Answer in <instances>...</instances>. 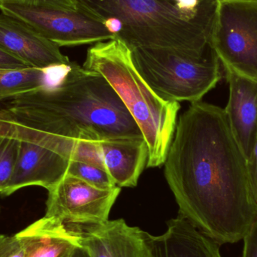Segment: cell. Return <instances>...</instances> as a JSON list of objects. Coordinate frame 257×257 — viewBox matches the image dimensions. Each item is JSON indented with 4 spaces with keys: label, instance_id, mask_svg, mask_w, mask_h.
Masks as SVG:
<instances>
[{
    "label": "cell",
    "instance_id": "obj_1",
    "mask_svg": "<svg viewBox=\"0 0 257 257\" xmlns=\"http://www.w3.org/2000/svg\"><path fill=\"white\" fill-rule=\"evenodd\" d=\"M163 165L179 215L220 245L243 240L257 219V202L224 108L191 103Z\"/></svg>",
    "mask_w": 257,
    "mask_h": 257
},
{
    "label": "cell",
    "instance_id": "obj_2",
    "mask_svg": "<svg viewBox=\"0 0 257 257\" xmlns=\"http://www.w3.org/2000/svg\"><path fill=\"white\" fill-rule=\"evenodd\" d=\"M3 104L5 115L42 133L70 160L78 140L144 138L108 81L75 62L55 84Z\"/></svg>",
    "mask_w": 257,
    "mask_h": 257
},
{
    "label": "cell",
    "instance_id": "obj_3",
    "mask_svg": "<svg viewBox=\"0 0 257 257\" xmlns=\"http://www.w3.org/2000/svg\"><path fill=\"white\" fill-rule=\"evenodd\" d=\"M78 12L102 23L117 18L123 23L117 38L130 49L167 48L196 57L210 49L215 10L196 16L178 9L175 0H72Z\"/></svg>",
    "mask_w": 257,
    "mask_h": 257
},
{
    "label": "cell",
    "instance_id": "obj_4",
    "mask_svg": "<svg viewBox=\"0 0 257 257\" xmlns=\"http://www.w3.org/2000/svg\"><path fill=\"white\" fill-rule=\"evenodd\" d=\"M83 67L108 81L136 120L148 146L147 167L163 166L175 135L179 102L163 99L148 85L120 38L90 47Z\"/></svg>",
    "mask_w": 257,
    "mask_h": 257
},
{
    "label": "cell",
    "instance_id": "obj_5",
    "mask_svg": "<svg viewBox=\"0 0 257 257\" xmlns=\"http://www.w3.org/2000/svg\"><path fill=\"white\" fill-rule=\"evenodd\" d=\"M131 51L138 72L166 100L191 103L202 101L222 78L220 62L211 49L202 57L167 48H136Z\"/></svg>",
    "mask_w": 257,
    "mask_h": 257
},
{
    "label": "cell",
    "instance_id": "obj_6",
    "mask_svg": "<svg viewBox=\"0 0 257 257\" xmlns=\"http://www.w3.org/2000/svg\"><path fill=\"white\" fill-rule=\"evenodd\" d=\"M209 46L224 69L257 82V0H216Z\"/></svg>",
    "mask_w": 257,
    "mask_h": 257
},
{
    "label": "cell",
    "instance_id": "obj_7",
    "mask_svg": "<svg viewBox=\"0 0 257 257\" xmlns=\"http://www.w3.org/2000/svg\"><path fill=\"white\" fill-rule=\"evenodd\" d=\"M0 112L12 123L19 142L15 172L3 196L31 186L48 190L61 181L67 175L71 162L61 148L40 132L19 124Z\"/></svg>",
    "mask_w": 257,
    "mask_h": 257
},
{
    "label": "cell",
    "instance_id": "obj_8",
    "mask_svg": "<svg viewBox=\"0 0 257 257\" xmlns=\"http://www.w3.org/2000/svg\"><path fill=\"white\" fill-rule=\"evenodd\" d=\"M0 11L24 23L60 48L96 44L115 38L102 23L78 10L0 3Z\"/></svg>",
    "mask_w": 257,
    "mask_h": 257
},
{
    "label": "cell",
    "instance_id": "obj_9",
    "mask_svg": "<svg viewBox=\"0 0 257 257\" xmlns=\"http://www.w3.org/2000/svg\"><path fill=\"white\" fill-rule=\"evenodd\" d=\"M120 187L98 188L67 174L48 190L46 217H54L67 226H93L108 221Z\"/></svg>",
    "mask_w": 257,
    "mask_h": 257
},
{
    "label": "cell",
    "instance_id": "obj_10",
    "mask_svg": "<svg viewBox=\"0 0 257 257\" xmlns=\"http://www.w3.org/2000/svg\"><path fill=\"white\" fill-rule=\"evenodd\" d=\"M67 227L78 235L80 246L90 257H154L147 232L123 219Z\"/></svg>",
    "mask_w": 257,
    "mask_h": 257
},
{
    "label": "cell",
    "instance_id": "obj_11",
    "mask_svg": "<svg viewBox=\"0 0 257 257\" xmlns=\"http://www.w3.org/2000/svg\"><path fill=\"white\" fill-rule=\"evenodd\" d=\"M0 48L30 67L49 69L71 63L58 45L24 23L3 13L0 15Z\"/></svg>",
    "mask_w": 257,
    "mask_h": 257
},
{
    "label": "cell",
    "instance_id": "obj_12",
    "mask_svg": "<svg viewBox=\"0 0 257 257\" xmlns=\"http://www.w3.org/2000/svg\"><path fill=\"white\" fill-rule=\"evenodd\" d=\"M229 97L224 108L231 128L247 160L257 137V82L224 69Z\"/></svg>",
    "mask_w": 257,
    "mask_h": 257
},
{
    "label": "cell",
    "instance_id": "obj_13",
    "mask_svg": "<svg viewBox=\"0 0 257 257\" xmlns=\"http://www.w3.org/2000/svg\"><path fill=\"white\" fill-rule=\"evenodd\" d=\"M167 227L157 236L147 232L154 257H223L218 243L181 215L168 221Z\"/></svg>",
    "mask_w": 257,
    "mask_h": 257
},
{
    "label": "cell",
    "instance_id": "obj_14",
    "mask_svg": "<svg viewBox=\"0 0 257 257\" xmlns=\"http://www.w3.org/2000/svg\"><path fill=\"white\" fill-rule=\"evenodd\" d=\"M26 257H73L79 237L63 222L45 217L15 234Z\"/></svg>",
    "mask_w": 257,
    "mask_h": 257
},
{
    "label": "cell",
    "instance_id": "obj_15",
    "mask_svg": "<svg viewBox=\"0 0 257 257\" xmlns=\"http://www.w3.org/2000/svg\"><path fill=\"white\" fill-rule=\"evenodd\" d=\"M100 143L104 165L117 187H136L147 166L148 149L144 138L107 139Z\"/></svg>",
    "mask_w": 257,
    "mask_h": 257
},
{
    "label": "cell",
    "instance_id": "obj_16",
    "mask_svg": "<svg viewBox=\"0 0 257 257\" xmlns=\"http://www.w3.org/2000/svg\"><path fill=\"white\" fill-rule=\"evenodd\" d=\"M69 65L49 69H0V101L55 84Z\"/></svg>",
    "mask_w": 257,
    "mask_h": 257
},
{
    "label": "cell",
    "instance_id": "obj_17",
    "mask_svg": "<svg viewBox=\"0 0 257 257\" xmlns=\"http://www.w3.org/2000/svg\"><path fill=\"white\" fill-rule=\"evenodd\" d=\"M0 195L7 190L15 172L18 138L11 122L0 112Z\"/></svg>",
    "mask_w": 257,
    "mask_h": 257
},
{
    "label": "cell",
    "instance_id": "obj_18",
    "mask_svg": "<svg viewBox=\"0 0 257 257\" xmlns=\"http://www.w3.org/2000/svg\"><path fill=\"white\" fill-rule=\"evenodd\" d=\"M68 174L98 188L109 190L117 187L105 169L90 163L71 160Z\"/></svg>",
    "mask_w": 257,
    "mask_h": 257
},
{
    "label": "cell",
    "instance_id": "obj_19",
    "mask_svg": "<svg viewBox=\"0 0 257 257\" xmlns=\"http://www.w3.org/2000/svg\"><path fill=\"white\" fill-rule=\"evenodd\" d=\"M0 3L33 6V7L77 10L72 0H0Z\"/></svg>",
    "mask_w": 257,
    "mask_h": 257
},
{
    "label": "cell",
    "instance_id": "obj_20",
    "mask_svg": "<svg viewBox=\"0 0 257 257\" xmlns=\"http://www.w3.org/2000/svg\"><path fill=\"white\" fill-rule=\"evenodd\" d=\"M0 257H26L15 235L0 234Z\"/></svg>",
    "mask_w": 257,
    "mask_h": 257
},
{
    "label": "cell",
    "instance_id": "obj_21",
    "mask_svg": "<svg viewBox=\"0 0 257 257\" xmlns=\"http://www.w3.org/2000/svg\"><path fill=\"white\" fill-rule=\"evenodd\" d=\"M243 240V257H257V219Z\"/></svg>",
    "mask_w": 257,
    "mask_h": 257
},
{
    "label": "cell",
    "instance_id": "obj_22",
    "mask_svg": "<svg viewBox=\"0 0 257 257\" xmlns=\"http://www.w3.org/2000/svg\"><path fill=\"white\" fill-rule=\"evenodd\" d=\"M30 66L21 59L0 48V69H22Z\"/></svg>",
    "mask_w": 257,
    "mask_h": 257
},
{
    "label": "cell",
    "instance_id": "obj_23",
    "mask_svg": "<svg viewBox=\"0 0 257 257\" xmlns=\"http://www.w3.org/2000/svg\"><path fill=\"white\" fill-rule=\"evenodd\" d=\"M247 163H248L249 175H250L252 189L257 202V137L251 155L250 159L247 160Z\"/></svg>",
    "mask_w": 257,
    "mask_h": 257
},
{
    "label": "cell",
    "instance_id": "obj_24",
    "mask_svg": "<svg viewBox=\"0 0 257 257\" xmlns=\"http://www.w3.org/2000/svg\"><path fill=\"white\" fill-rule=\"evenodd\" d=\"M104 27L108 33L117 37L123 30V23L121 20L117 18H108L102 22Z\"/></svg>",
    "mask_w": 257,
    "mask_h": 257
},
{
    "label": "cell",
    "instance_id": "obj_25",
    "mask_svg": "<svg viewBox=\"0 0 257 257\" xmlns=\"http://www.w3.org/2000/svg\"><path fill=\"white\" fill-rule=\"evenodd\" d=\"M73 257H90L83 247H80L75 250Z\"/></svg>",
    "mask_w": 257,
    "mask_h": 257
},
{
    "label": "cell",
    "instance_id": "obj_26",
    "mask_svg": "<svg viewBox=\"0 0 257 257\" xmlns=\"http://www.w3.org/2000/svg\"><path fill=\"white\" fill-rule=\"evenodd\" d=\"M1 211H2V208H1V205H0V214H1Z\"/></svg>",
    "mask_w": 257,
    "mask_h": 257
}]
</instances>
